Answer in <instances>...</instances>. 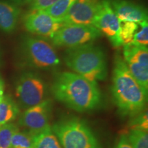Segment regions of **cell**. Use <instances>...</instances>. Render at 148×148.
<instances>
[{
  "mask_svg": "<svg viewBox=\"0 0 148 148\" xmlns=\"http://www.w3.org/2000/svg\"><path fill=\"white\" fill-rule=\"evenodd\" d=\"M50 90L56 100L79 112H91L102 104L97 83L73 72L56 74Z\"/></svg>",
  "mask_w": 148,
  "mask_h": 148,
  "instance_id": "cell-1",
  "label": "cell"
},
{
  "mask_svg": "<svg viewBox=\"0 0 148 148\" xmlns=\"http://www.w3.org/2000/svg\"><path fill=\"white\" fill-rule=\"evenodd\" d=\"M111 92L114 102L124 116L141 113L147 104V93L132 76L119 54L114 58Z\"/></svg>",
  "mask_w": 148,
  "mask_h": 148,
  "instance_id": "cell-2",
  "label": "cell"
},
{
  "mask_svg": "<svg viewBox=\"0 0 148 148\" xmlns=\"http://www.w3.org/2000/svg\"><path fill=\"white\" fill-rule=\"evenodd\" d=\"M64 60L74 73L92 82L104 80L108 75L106 54L100 47L92 42L68 48Z\"/></svg>",
  "mask_w": 148,
  "mask_h": 148,
  "instance_id": "cell-3",
  "label": "cell"
},
{
  "mask_svg": "<svg viewBox=\"0 0 148 148\" xmlns=\"http://www.w3.org/2000/svg\"><path fill=\"white\" fill-rule=\"evenodd\" d=\"M18 55L20 64L32 69L52 70L60 63L53 45L41 37L23 36Z\"/></svg>",
  "mask_w": 148,
  "mask_h": 148,
  "instance_id": "cell-4",
  "label": "cell"
},
{
  "mask_svg": "<svg viewBox=\"0 0 148 148\" xmlns=\"http://www.w3.org/2000/svg\"><path fill=\"white\" fill-rule=\"evenodd\" d=\"M51 127L62 148H103L90 125L80 118L64 117Z\"/></svg>",
  "mask_w": 148,
  "mask_h": 148,
  "instance_id": "cell-5",
  "label": "cell"
},
{
  "mask_svg": "<svg viewBox=\"0 0 148 148\" xmlns=\"http://www.w3.org/2000/svg\"><path fill=\"white\" fill-rule=\"evenodd\" d=\"M15 95L19 106L25 110L48 99L49 88L40 74L25 71L16 80Z\"/></svg>",
  "mask_w": 148,
  "mask_h": 148,
  "instance_id": "cell-6",
  "label": "cell"
},
{
  "mask_svg": "<svg viewBox=\"0 0 148 148\" xmlns=\"http://www.w3.org/2000/svg\"><path fill=\"white\" fill-rule=\"evenodd\" d=\"M101 36V32L92 25H64L51 37L56 47L71 48L92 42Z\"/></svg>",
  "mask_w": 148,
  "mask_h": 148,
  "instance_id": "cell-7",
  "label": "cell"
},
{
  "mask_svg": "<svg viewBox=\"0 0 148 148\" xmlns=\"http://www.w3.org/2000/svg\"><path fill=\"white\" fill-rule=\"evenodd\" d=\"M123 60L130 73L146 93L148 92L147 46L123 45Z\"/></svg>",
  "mask_w": 148,
  "mask_h": 148,
  "instance_id": "cell-8",
  "label": "cell"
},
{
  "mask_svg": "<svg viewBox=\"0 0 148 148\" xmlns=\"http://www.w3.org/2000/svg\"><path fill=\"white\" fill-rule=\"evenodd\" d=\"M51 111L52 101L48 98L39 104L25 109L19 116L18 124L35 136L50 126Z\"/></svg>",
  "mask_w": 148,
  "mask_h": 148,
  "instance_id": "cell-9",
  "label": "cell"
},
{
  "mask_svg": "<svg viewBox=\"0 0 148 148\" xmlns=\"http://www.w3.org/2000/svg\"><path fill=\"white\" fill-rule=\"evenodd\" d=\"M121 22L112 10L109 0H101V5L92 22V25L106 35L115 47L123 45L120 38Z\"/></svg>",
  "mask_w": 148,
  "mask_h": 148,
  "instance_id": "cell-10",
  "label": "cell"
},
{
  "mask_svg": "<svg viewBox=\"0 0 148 148\" xmlns=\"http://www.w3.org/2000/svg\"><path fill=\"white\" fill-rule=\"evenodd\" d=\"M23 23L31 34L49 38L64 25L61 18L53 17L44 10H30L23 16Z\"/></svg>",
  "mask_w": 148,
  "mask_h": 148,
  "instance_id": "cell-11",
  "label": "cell"
},
{
  "mask_svg": "<svg viewBox=\"0 0 148 148\" xmlns=\"http://www.w3.org/2000/svg\"><path fill=\"white\" fill-rule=\"evenodd\" d=\"M101 0H77L61 18L64 25H92Z\"/></svg>",
  "mask_w": 148,
  "mask_h": 148,
  "instance_id": "cell-12",
  "label": "cell"
},
{
  "mask_svg": "<svg viewBox=\"0 0 148 148\" xmlns=\"http://www.w3.org/2000/svg\"><path fill=\"white\" fill-rule=\"evenodd\" d=\"M120 21L140 24L147 21V11L143 6L127 0H109Z\"/></svg>",
  "mask_w": 148,
  "mask_h": 148,
  "instance_id": "cell-13",
  "label": "cell"
},
{
  "mask_svg": "<svg viewBox=\"0 0 148 148\" xmlns=\"http://www.w3.org/2000/svg\"><path fill=\"white\" fill-rule=\"evenodd\" d=\"M21 10L17 5L4 0H0V30L11 34L17 26Z\"/></svg>",
  "mask_w": 148,
  "mask_h": 148,
  "instance_id": "cell-14",
  "label": "cell"
},
{
  "mask_svg": "<svg viewBox=\"0 0 148 148\" xmlns=\"http://www.w3.org/2000/svg\"><path fill=\"white\" fill-rule=\"evenodd\" d=\"M19 108L15 101L9 95H3L0 99V125L10 123L17 117Z\"/></svg>",
  "mask_w": 148,
  "mask_h": 148,
  "instance_id": "cell-15",
  "label": "cell"
},
{
  "mask_svg": "<svg viewBox=\"0 0 148 148\" xmlns=\"http://www.w3.org/2000/svg\"><path fill=\"white\" fill-rule=\"evenodd\" d=\"M33 148H62L49 126L35 135Z\"/></svg>",
  "mask_w": 148,
  "mask_h": 148,
  "instance_id": "cell-16",
  "label": "cell"
},
{
  "mask_svg": "<svg viewBox=\"0 0 148 148\" xmlns=\"http://www.w3.org/2000/svg\"><path fill=\"white\" fill-rule=\"evenodd\" d=\"M132 148H148L147 131L139 128H133L127 136Z\"/></svg>",
  "mask_w": 148,
  "mask_h": 148,
  "instance_id": "cell-17",
  "label": "cell"
},
{
  "mask_svg": "<svg viewBox=\"0 0 148 148\" xmlns=\"http://www.w3.org/2000/svg\"><path fill=\"white\" fill-rule=\"evenodd\" d=\"M34 138V135L30 134L26 131L19 132L18 130L14 133L12 136L10 148H15L17 147L33 148Z\"/></svg>",
  "mask_w": 148,
  "mask_h": 148,
  "instance_id": "cell-18",
  "label": "cell"
},
{
  "mask_svg": "<svg viewBox=\"0 0 148 148\" xmlns=\"http://www.w3.org/2000/svg\"><path fill=\"white\" fill-rule=\"evenodd\" d=\"M18 130V125L14 123L0 125V148H10L12 136Z\"/></svg>",
  "mask_w": 148,
  "mask_h": 148,
  "instance_id": "cell-19",
  "label": "cell"
},
{
  "mask_svg": "<svg viewBox=\"0 0 148 148\" xmlns=\"http://www.w3.org/2000/svg\"><path fill=\"white\" fill-rule=\"evenodd\" d=\"M77 0H58L54 4L44 10L47 13L55 18H61L72 4Z\"/></svg>",
  "mask_w": 148,
  "mask_h": 148,
  "instance_id": "cell-20",
  "label": "cell"
},
{
  "mask_svg": "<svg viewBox=\"0 0 148 148\" xmlns=\"http://www.w3.org/2000/svg\"><path fill=\"white\" fill-rule=\"evenodd\" d=\"M138 29V24L134 22H123L121 26L120 38L123 45H127L132 42L133 37Z\"/></svg>",
  "mask_w": 148,
  "mask_h": 148,
  "instance_id": "cell-21",
  "label": "cell"
},
{
  "mask_svg": "<svg viewBox=\"0 0 148 148\" xmlns=\"http://www.w3.org/2000/svg\"><path fill=\"white\" fill-rule=\"evenodd\" d=\"M139 25L141 26L140 31L135 33L131 43L136 45L147 46L148 44V23L147 21H143Z\"/></svg>",
  "mask_w": 148,
  "mask_h": 148,
  "instance_id": "cell-22",
  "label": "cell"
},
{
  "mask_svg": "<svg viewBox=\"0 0 148 148\" xmlns=\"http://www.w3.org/2000/svg\"><path fill=\"white\" fill-rule=\"evenodd\" d=\"M58 0H29L30 10H44L51 6Z\"/></svg>",
  "mask_w": 148,
  "mask_h": 148,
  "instance_id": "cell-23",
  "label": "cell"
},
{
  "mask_svg": "<svg viewBox=\"0 0 148 148\" xmlns=\"http://www.w3.org/2000/svg\"><path fill=\"white\" fill-rule=\"evenodd\" d=\"M115 148H132L130 144L127 136L125 134H122L118 140Z\"/></svg>",
  "mask_w": 148,
  "mask_h": 148,
  "instance_id": "cell-24",
  "label": "cell"
},
{
  "mask_svg": "<svg viewBox=\"0 0 148 148\" xmlns=\"http://www.w3.org/2000/svg\"><path fill=\"white\" fill-rule=\"evenodd\" d=\"M3 92H4V84L1 77H0V99L3 96Z\"/></svg>",
  "mask_w": 148,
  "mask_h": 148,
  "instance_id": "cell-25",
  "label": "cell"
},
{
  "mask_svg": "<svg viewBox=\"0 0 148 148\" xmlns=\"http://www.w3.org/2000/svg\"><path fill=\"white\" fill-rule=\"evenodd\" d=\"M12 1H13L14 3H17V4H21L24 3H28L29 0H12Z\"/></svg>",
  "mask_w": 148,
  "mask_h": 148,
  "instance_id": "cell-26",
  "label": "cell"
},
{
  "mask_svg": "<svg viewBox=\"0 0 148 148\" xmlns=\"http://www.w3.org/2000/svg\"><path fill=\"white\" fill-rule=\"evenodd\" d=\"M1 62H2V58H1V52L0 50V66L1 65Z\"/></svg>",
  "mask_w": 148,
  "mask_h": 148,
  "instance_id": "cell-27",
  "label": "cell"
},
{
  "mask_svg": "<svg viewBox=\"0 0 148 148\" xmlns=\"http://www.w3.org/2000/svg\"><path fill=\"white\" fill-rule=\"evenodd\" d=\"M15 148H25V147H15Z\"/></svg>",
  "mask_w": 148,
  "mask_h": 148,
  "instance_id": "cell-28",
  "label": "cell"
}]
</instances>
